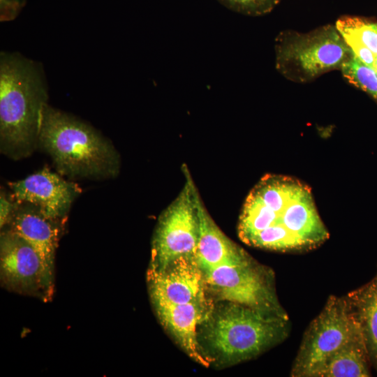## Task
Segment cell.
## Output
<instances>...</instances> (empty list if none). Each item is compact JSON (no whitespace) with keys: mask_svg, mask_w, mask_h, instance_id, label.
<instances>
[{"mask_svg":"<svg viewBox=\"0 0 377 377\" xmlns=\"http://www.w3.org/2000/svg\"><path fill=\"white\" fill-rule=\"evenodd\" d=\"M371 367L363 334L355 320L345 342L313 371L311 377H368Z\"/></svg>","mask_w":377,"mask_h":377,"instance_id":"15","label":"cell"},{"mask_svg":"<svg viewBox=\"0 0 377 377\" xmlns=\"http://www.w3.org/2000/svg\"><path fill=\"white\" fill-rule=\"evenodd\" d=\"M341 71L350 84L367 93L377 101V73L374 68L365 65L353 54L343 65Z\"/></svg>","mask_w":377,"mask_h":377,"instance_id":"18","label":"cell"},{"mask_svg":"<svg viewBox=\"0 0 377 377\" xmlns=\"http://www.w3.org/2000/svg\"><path fill=\"white\" fill-rule=\"evenodd\" d=\"M163 327L197 363L208 367L214 361L200 346L198 330L213 309L209 300L187 304H152Z\"/></svg>","mask_w":377,"mask_h":377,"instance_id":"12","label":"cell"},{"mask_svg":"<svg viewBox=\"0 0 377 377\" xmlns=\"http://www.w3.org/2000/svg\"><path fill=\"white\" fill-rule=\"evenodd\" d=\"M238 230L251 246L283 252L312 249L330 236L310 188L281 175H265L251 191Z\"/></svg>","mask_w":377,"mask_h":377,"instance_id":"1","label":"cell"},{"mask_svg":"<svg viewBox=\"0 0 377 377\" xmlns=\"http://www.w3.org/2000/svg\"><path fill=\"white\" fill-rule=\"evenodd\" d=\"M355 324L345 296H330L303 335L290 376L311 377L313 371L345 342Z\"/></svg>","mask_w":377,"mask_h":377,"instance_id":"8","label":"cell"},{"mask_svg":"<svg viewBox=\"0 0 377 377\" xmlns=\"http://www.w3.org/2000/svg\"><path fill=\"white\" fill-rule=\"evenodd\" d=\"M345 298L360 327L371 366L377 372V274L369 282L348 293Z\"/></svg>","mask_w":377,"mask_h":377,"instance_id":"16","label":"cell"},{"mask_svg":"<svg viewBox=\"0 0 377 377\" xmlns=\"http://www.w3.org/2000/svg\"><path fill=\"white\" fill-rule=\"evenodd\" d=\"M353 54L365 65L374 68L376 56L365 46L350 38H343Z\"/></svg>","mask_w":377,"mask_h":377,"instance_id":"20","label":"cell"},{"mask_svg":"<svg viewBox=\"0 0 377 377\" xmlns=\"http://www.w3.org/2000/svg\"><path fill=\"white\" fill-rule=\"evenodd\" d=\"M195 203L199 222L196 260L203 273L223 265H235L251 258L216 226L203 207L197 191Z\"/></svg>","mask_w":377,"mask_h":377,"instance_id":"14","label":"cell"},{"mask_svg":"<svg viewBox=\"0 0 377 377\" xmlns=\"http://www.w3.org/2000/svg\"><path fill=\"white\" fill-rule=\"evenodd\" d=\"M228 8L237 13L260 16L271 12L280 0H217Z\"/></svg>","mask_w":377,"mask_h":377,"instance_id":"19","label":"cell"},{"mask_svg":"<svg viewBox=\"0 0 377 377\" xmlns=\"http://www.w3.org/2000/svg\"><path fill=\"white\" fill-rule=\"evenodd\" d=\"M201 339L214 362L235 364L251 360L288 336V316L228 302L212 309L200 325Z\"/></svg>","mask_w":377,"mask_h":377,"instance_id":"4","label":"cell"},{"mask_svg":"<svg viewBox=\"0 0 377 377\" xmlns=\"http://www.w3.org/2000/svg\"><path fill=\"white\" fill-rule=\"evenodd\" d=\"M186 175L184 187L158 219L149 267L160 269L181 256H195L199 237L196 191L187 171Z\"/></svg>","mask_w":377,"mask_h":377,"instance_id":"7","label":"cell"},{"mask_svg":"<svg viewBox=\"0 0 377 377\" xmlns=\"http://www.w3.org/2000/svg\"><path fill=\"white\" fill-rule=\"evenodd\" d=\"M64 221L45 216L31 205L16 202L10 219L3 228L30 244L47 268L54 274L55 253Z\"/></svg>","mask_w":377,"mask_h":377,"instance_id":"13","label":"cell"},{"mask_svg":"<svg viewBox=\"0 0 377 377\" xmlns=\"http://www.w3.org/2000/svg\"><path fill=\"white\" fill-rule=\"evenodd\" d=\"M276 70L287 80L306 83L321 75L341 69L353 53L335 25L327 24L306 33L280 32L275 39Z\"/></svg>","mask_w":377,"mask_h":377,"instance_id":"5","label":"cell"},{"mask_svg":"<svg viewBox=\"0 0 377 377\" xmlns=\"http://www.w3.org/2000/svg\"><path fill=\"white\" fill-rule=\"evenodd\" d=\"M38 147L57 171L69 178L115 177L119 155L112 144L91 126L46 103L42 110Z\"/></svg>","mask_w":377,"mask_h":377,"instance_id":"3","label":"cell"},{"mask_svg":"<svg viewBox=\"0 0 377 377\" xmlns=\"http://www.w3.org/2000/svg\"><path fill=\"white\" fill-rule=\"evenodd\" d=\"M23 4V0H1V19L9 20L14 18Z\"/></svg>","mask_w":377,"mask_h":377,"instance_id":"22","label":"cell"},{"mask_svg":"<svg viewBox=\"0 0 377 377\" xmlns=\"http://www.w3.org/2000/svg\"><path fill=\"white\" fill-rule=\"evenodd\" d=\"M152 304H187L207 301L205 275L195 256H184L147 273Z\"/></svg>","mask_w":377,"mask_h":377,"instance_id":"10","label":"cell"},{"mask_svg":"<svg viewBox=\"0 0 377 377\" xmlns=\"http://www.w3.org/2000/svg\"><path fill=\"white\" fill-rule=\"evenodd\" d=\"M376 72L377 73V56H376V60H375V64H374V68H373Z\"/></svg>","mask_w":377,"mask_h":377,"instance_id":"23","label":"cell"},{"mask_svg":"<svg viewBox=\"0 0 377 377\" xmlns=\"http://www.w3.org/2000/svg\"><path fill=\"white\" fill-rule=\"evenodd\" d=\"M16 202L12 198L6 196L5 192L1 191L0 195V226L3 228L9 222L13 213Z\"/></svg>","mask_w":377,"mask_h":377,"instance_id":"21","label":"cell"},{"mask_svg":"<svg viewBox=\"0 0 377 377\" xmlns=\"http://www.w3.org/2000/svg\"><path fill=\"white\" fill-rule=\"evenodd\" d=\"M12 198L17 203L29 204L45 216L64 221L80 188L45 167L25 179L8 182Z\"/></svg>","mask_w":377,"mask_h":377,"instance_id":"11","label":"cell"},{"mask_svg":"<svg viewBox=\"0 0 377 377\" xmlns=\"http://www.w3.org/2000/svg\"><path fill=\"white\" fill-rule=\"evenodd\" d=\"M47 95L40 71L33 61L15 54L0 59V149L18 160L38 147L41 112Z\"/></svg>","mask_w":377,"mask_h":377,"instance_id":"2","label":"cell"},{"mask_svg":"<svg viewBox=\"0 0 377 377\" xmlns=\"http://www.w3.org/2000/svg\"><path fill=\"white\" fill-rule=\"evenodd\" d=\"M335 26L342 37L353 38L377 56V22L364 17L344 16Z\"/></svg>","mask_w":377,"mask_h":377,"instance_id":"17","label":"cell"},{"mask_svg":"<svg viewBox=\"0 0 377 377\" xmlns=\"http://www.w3.org/2000/svg\"><path fill=\"white\" fill-rule=\"evenodd\" d=\"M207 290L221 300L288 316L277 298L274 274L251 258L235 265H223L204 273Z\"/></svg>","mask_w":377,"mask_h":377,"instance_id":"6","label":"cell"},{"mask_svg":"<svg viewBox=\"0 0 377 377\" xmlns=\"http://www.w3.org/2000/svg\"><path fill=\"white\" fill-rule=\"evenodd\" d=\"M54 276L30 244L3 228L0 237V279L3 287L47 302L54 294Z\"/></svg>","mask_w":377,"mask_h":377,"instance_id":"9","label":"cell"}]
</instances>
